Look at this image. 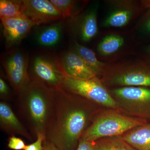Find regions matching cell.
Here are the masks:
<instances>
[{
    "instance_id": "6da1fadb",
    "label": "cell",
    "mask_w": 150,
    "mask_h": 150,
    "mask_svg": "<svg viewBox=\"0 0 150 150\" xmlns=\"http://www.w3.org/2000/svg\"><path fill=\"white\" fill-rule=\"evenodd\" d=\"M83 99L62 88L54 90V110L46 137L59 150H75L86 130L91 111L81 103Z\"/></svg>"
},
{
    "instance_id": "7a4b0ae2",
    "label": "cell",
    "mask_w": 150,
    "mask_h": 150,
    "mask_svg": "<svg viewBox=\"0 0 150 150\" xmlns=\"http://www.w3.org/2000/svg\"><path fill=\"white\" fill-rule=\"evenodd\" d=\"M19 110L30 133L46 136L54 104V90L31 79L18 94Z\"/></svg>"
},
{
    "instance_id": "3957f363",
    "label": "cell",
    "mask_w": 150,
    "mask_h": 150,
    "mask_svg": "<svg viewBox=\"0 0 150 150\" xmlns=\"http://www.w3.org/2000/svg\"><path fill=\"white\" fill-rule=\"evenodd\" d=\"M146 123V119L126 116L116 110L106 111L96 117L81 139L94 142L102 138L121 136L131 129Z\"/></svg>"
},
{
    "instance_id": "277c9868",
    "label": "cell",
    "mask_w": 150,
    "mask_h": 150,
    "mask_svg": "<svg viewBox=\"0 0 150 150\" xmlns=\"http://www.w3.org/2000/svg\"><path fill=\"white\" fill-rule=\"evenodd\" d=\"M62 89L93 103L120 112V108L116 101L98 77L86 79L65 75Z\"/></svg>"
},
{
    "instance_id": "5b68a950",
    "label": "cell",
    "mask_w": 150,
    "mask_h": 150,
    "mask_svg": "<svg viewBox=\"0 0 150 150\" xmlns=\"http://www.w3.org/2000/svg\"><path fill=\"white\" fill-rule=\"evenodd\" d=\"M109 92L120 108V111L135 118L150 119V88L122 87Z\"/></svg>"
},
{
    "instance_id": "8992f818",
    "label": "cell",
    "mask_w": 150,
    "mask_h": 150,
    "mask_svg": "<svg viewBox=\"0 0 150 150\" xmlns=\"http://www.w3.org/2000/svg\"><path fill=\"white\" fill-rule=\"evenodd\" d=\"M112 66L107 79L111 84L150 88L149 63L138 61Z\"/></svg>"
},
{
    "instance_id": "52a82bcc",
    "label": "cell",
    "mask_w": 150,
    "mask_h": 150,
    "mask_svg": "<svg viewBox=\"0 0 150 150\" xmlns=\"http://www.w3.org/2000/svg\"><path fill=\"white\" fill-rule=\"evenodd\" d=\"M29 74L32 79L54 90L62 88L65 75L58 59L43 55H38L33 59Z\"/></svg>"
},
{
    "instance_id": "ba28073f",
    "label": "cell",
    "mask_w": 150,
    "mask_h": 150,
    "mask_svg": "<svg viewBox=\"0 0 150 150\" xmlns=\"http://www.w3.org/2000/svg\"><path fill=\"white\" fill-rule=\"evenodd\" d=\"M2 64L11 84L18 94L31 80L27 56L19 50H13L6 54Z\"/></svg>"
},
{
    "instance_id": "9c48e42d",
    "label": "cell",
    "mask_w": 150,
    "mask_h": 150,
    "mask_svg": "<svg viewBox=\"0 0 150 150\" xmlns=\"http://www.w3.org/2000/svg\"><path fill=\"white\" fill-rule=\"evenodd\" d=\"M22 13L35 26L63 19L59 10L48 0H22Z\"/></svg>"
},
{
    "instance_id": "30bf717a",
    "label": "cell",
    "mask_w": 150,
    "mask_h": 150,
    "mask_svg": "<svg viewBox=\"0 0 150 150\" xmlns=\"http://www.w3.org/2000/svg\"><path fill=\"white\" fill-rule=\"evenodd\" d=\"M1 20L6 46L8 48L20 43L35 26L32 22L23 14Z\"/></svg>"
},
{
    "instance_id": "8fae6325",
    "label": "cell",
    "mask_w": 150,
    "mask_h": 150,
    "mask_svg": "<svg viewBox=\"0 0 150 150\" xmlns=\"http://www.w3.org/2000/svg\"><path fill=\"white\" fill-rule=\"evenodd\" d=\"M58 60L65 75L86 79L97 77L96 73L73 50L65 52Z\"/></svg>"
},
{
    "instance_id": "7c38bea8",
    "label": "cell",
    "mask_w": 150,
    "mask_h": 150,
    "mask_svg": "<svg viewBox=\"0 0 150 150\" xmlns=\"http://www.w3.org/2000/svg\"><path fill=\"white\" fill-rule=\"evenodd\" d=\"M116 9L112 11L103 22L104 27L120 28L123 27L131 21L134 12L137 8L133 1H111Z\"/></svg>"
},
{
    "instance_id": "4fadbf2b",
    "label": "cell",
    "mask_w": 150,
    "mask_h": 150,
    "mask_svg": "<svg viewBox=\"0 0 150 150\" xmlns=\"http://www.w3.org/2000/svg\"><path fill=\"white\" fill-rule=\"evenodd\" d=\"M0 126L1 129L11 136L20 135L31 140L32 136L20 121L10 106L5 101L0 103Z\"/></svg>"
},
{
    "instance_id": "5bb4252c",
    "label": "cell",
    "mask_w": 150,
    "mask_h": 150,
    "mask_svg": "<svg viewBox=\"0 0 150 150\" xmlns=\"http://www.w3.org/2000/svg\"><path fill=\"white\" fill-rule=\"evenodd\" d=\"M121 137L136 150H150V122L135 127Z\"/></svg>"
},
{
    "instance_id": "9a60e30c",
    "label": "cell",
    "mask_w": 150,
    "mask_h": 150,
    "mask_svg": "<svg viewBox=\"0 0 150 150\" xmlns=\"http://www.w3.org/2000/svg\"><path fill=\"white\" fill-rule=\"evenodd\" d=\"M98 5L95 4L83 16L80 24L81 39L85 42H88L98 33L97 12Z\"/></svg>"
},
{
    "instance_id": "2e32d148",
    "label": "cell",
    "mask_w": 150,
    "mask_h": 150,
    "mask_svg": "<svg viewBox=\"0 0 150 150\" xmlns=\"http://www.w3.org/2000/svg\"><path fill=\"white\" fill-rule=\"evenodd\" d=\"M63 27L64 23L62 20L43 28L38 33L36 37L38 43L45 47L55 46L61 38Z\"/></svg>"
},
{
    "instance_id": "e0dca14e",
    "label": "cell",
    "mask_w": 150,
    "mask_h": 150,
    "mask_svg": "<svg viewBox=\"0 0 150 150\" xmlns=\"http://www.w3.org/2000/svg\"><path fill=\"white\" fill-rule=\"evenodd\" d=\"M72 50L83 59L97 76L104 71L107 65L99 61L94 52L91 49L81 45L77 42H75Z\"/></svg>"
},
{
    "instance_id": "ac0fdd59",
    "label": "cell",
    "mask_w": 150,
    "mask_h": 150,
    "mask_svg": "<svg viewBox=\"0 0 150 150\" xmlns=\"http://www.w3.org/2000/svg\"><path fill=\"white\" fill-rule=\"evenodd\" d=\"M94 150H136L121 136L106 137L93 142Z\"/></svg>"
},
{
    "instance_id": "d6986e66",
    "label": "cell",
    "mask_w": 150,
    "mask_h": 150,
    "mask_svg": "<svg viewBox=\"0 0 150 150\" xmlns=\"http://www.w3.org/2000/svg\"><path fill=\"white\" fill-rule=\"evenodd\" d=\"M124 38L116 34H110L105 36L98 44L97 51L103 56H108L114 54L123 46Z\"/></svg>"
},
{
    "instance_id": "ffe728a7",
    "label": "cell",
    "mask_w": 150,
    "mask_h": 150,
    "mask_svg": "<svg viewBox=\"0 0 150 150\" xmlns=\"http://www.w3.org/2000/svg\"><path fill=\"white\" fill-rule=\"evenodd\" d=\"M23 15L22 1L1 0L0 17L1 19L13 17Z\"/></svg>"
},
{
    "instance_id": "44dd1931",
    "label": "cell",
    "mask_w": 150,
    "mask_h": 150,
    "mask_svg": "<svg viewBox=\"0 0 150 150\" xmlns=\"http://www.w3.org/2000/svg\"><path fill=\"white\" fill-rule=\"evenodd\" d=\"M51 2L59 10L63 18H74L79 13V1L72 0H51Z\"/></svg>"
},
{
    "instance_id": "7402d4cb",
    "label": "cell",
    "mask_w": 150,
    "mask_h": 150,
    "mask_svg": "<svg viewBox=\"0 0 150 150\" xmlns=\"http://www.w3.org/2000/svg\"><path fill=\"white\" fill-rule=\"evenodd\" d=\"M24 141L21 138L15 136L9 138L8 147L10 149L13 150H24L26 147Z\"/></svg>"
},
{
    "instance_id": "603a6c76",
    "label": "cell",
    "mask_w": 150,
    "mask_h": 150,
    "mask_svg": "<svg viewBox=\"0 0 150 150\" xmlns=\"http://www.w3.org/2000/svg\"><path fill=\"white\" fill-rule=\"evenodd\" d=\"M46 139L45 135L41 134H38L35 142L26 145L24 150H44L43 143Z\"/></svg>"
},
{
    "instance_id": "cb8c5ba5",
    "label": "cell",
    "mask_w": 150,
    "mask_h": 150,
    "mask_svg": "<svg viewBox=\"0 0 150 150\" xmlns=\"http://www.w3.org/2000/svg\"><path fill=\"white\" fill-rule=\"evenodd\" d=\"M10 94V90L5 81L1 78L0 79V94L2 98H8Z\"/></svg>"
},
{
    "instance_id": "d4e9b609",
    "label": "cell",
    "mask_w": 150,
    "mask_h": 150,
    "mask_svg": "<svg viewBox=\"0 0 150 150\" xmlns=\"http://www.w3.org/2000/svg\"><path fill=\"white\" fill-rule=\"evenodd\" d=\"M76 150H94L93 142L80 139Z\"/></svg>"
},
{
    "instance_id": "484cf974",
    "label": "cell",
    "mask_w": 150,
    "mask_h": 150,
    "mask_svg": "<svg viewBox=\"0 0 150 150\" xmlns=\"http://www.w3.org/2000/svg\"><path fill=\"white\" fill-rule=\"evenodd\" d=\"M142 26V29L144 32L150 34V9L145 15Z\"/></svg>"
},
{
    "instance_id": "4316f807",
    "label": "cell",
    "mask_w": 150,
    "mask_h": 150,
    "mask_svg": "<svg viewBox=\"0 0 150 150\" xmlns=\"http://www.w3.org/2000/svg\"><path fill=\"white\" fill-rule=\"evenodd\" d=\"M43 146L44 150H59L53 143L46 139L43 142Z\"/></svg>"
},
{
    "instance_id": "83f0119b",
    "label": "cell",
    "mask_w": 150,
    "mask_h": 150,
    "mask_svg": "<svg viewBox=\"0 0 150 150\" xmlns=\"http://www.w3.org/2000/svg\"><path fill=\"white\" fill-rule=\"evenodd\" d=\"M142 6L146 8H149L150 9V0L142 1L141 2Z\"/></svg>"
},
{
    "instance_id": "f1b7e54d",
    "label": "cell",
    "mask_w": 150,
    "mask_h": 150,
    "mask_svg": "<svg viewBox=\"0 0 150 150\" xmlns=\"http://www.w3.org/2000/svg\"><path fill=\"white\" fill-rule=\"evenodd\" d=\"M146 53H147L148 56H149V63L150 64V46H148L146 48Z\"/></svg>"
}]
</instances>
